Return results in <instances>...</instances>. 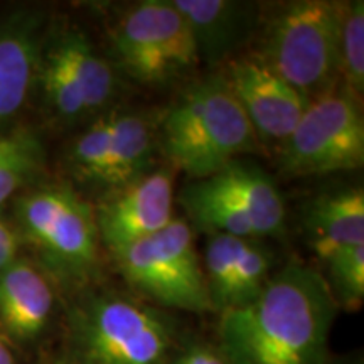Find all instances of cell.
I'll use <instances>...</instances> for the list:
<instances>
[{"label":"cell","mask_w":364,"mask_h":364,"mask_svg":"<svg viewBox=\"0 0 364 364\" xmlns=\"http://www.w3.org/2000/svg\"><path fill=\"white\" fill-rule=\"evenodd\" d=\"M46 48L48 49L46 51L43 49L41 53L38 70V80L43 88L46 103L59 120L68 122V124L78 122L86 115L83 100L61 58L54 53L49 44Z\"/></svg>","instance_id":"44dd1931"},{"label":"cell","mask_w":364,"mask_h":364,"mask_svg":"<svg viewBox=\"0 0 364 364\" xmlns=\"http://www.w3.org/2000/svg\"><path fill=\"white\" fill-rule=\"evenodd\" d=\"M257 34L253 53L309 102L339 83V2L280 4L260 17Z\"/></svg>","instance_id":"5b68a950"},{"label":"cell","mask_w":364,"mask_h":364,"mask_svg":"<svg viewBox=\"0 0 364 364\" xmlns=\"http://www.w3.org/2000/svg\"><path fill=\"white\" fill-rule=\"evenodd\" d=\"M307 243L327 262L339 250L364 245V193L361 188L317 196L304 216Z\"/></svg>","instance_id":"2e32d148"},{"label":"cell","mask_w":364,"mask_h":364,"mask_svg":"<svg viewBox=\"0 0 364 364\" xmlns=\"http://www.w3.org/2000/svg\"><path fill=\"white\" fill-rule=\"evenodd\" d=\"M11 216L33 260L58 290L76 292L100 273L95 208L66 184L31 186L12 199Z\"/></svg>","instance_id":"7a4b0ae2"},{"label":"cell","mask_w":364,"mask_h":364,"mask_svg":"<svg viewBox=\"0 0 364 364\" xmlns=\"http://www.w3.org/2000/svg\"><path fill=\"white\" fill-rule=\"evenodd\" d=\"M329 289L338 306L361 307L364 300V245L339 250L327 260Z\"/></svg>","instance_id":"603a6c76"},{"label":"cell","mask_w":364,"mask_h":364,"mask_svg":"<svg viewBox=\"0 0 364 364\" xmlns=\"http://www.w3.org/2000/svg\"><path fill=\"white\" fill-rule=\"evenodd\" d=\"M179 204L208 235L258 240L280 233L285 225V204L275 182L260 167L240 161L186 186Z\"/></svg>","instance_id":"8992f818"},{"label":"cell","mask_w":364,"mask_h":364,"mask_svg":"<svg viewBox=\"0 0 364 364\" xmlns=\"http://www.w3.org/2000/svg\"><path fill=\"white\" fill-rule=\"evenodd\" d=\"M49 46L61 58L75 81L86 115L103 110L117 91L115 71L107 59L78 29L61 31L49 41Z\"/></svg>","instance_id":"ac0fdd59"},{"label":"cell","mask_w":364,"mask_h":364,"mask_svg":"<svg viewBox=\"0 0 364 364\" xmlns=\"http://www.w3.org/2000/svg\"><path fill=\"white\" fill-rule=\"evenodd\" d=\"M221 75L253 127L260 145H272L279 150L297 127L309 100L255 53L231 59L223 66Z\"/></svg>","instance_id":"30bf717a"},{"label":"cell","mask_w":364,"mask_h":364,"mask_svg":"<svg viewBox=\"0 0 364 364\" xmlns=\"http://www.w3.org/2000/svg\"><path fill=\"white\" fill-rule=\"evenodd\" d=\"M21 257H24V243L11 215L0 211V273L6 272Z\"/></svg>","instance_id":"cb8c5ba5"},{"label":"cell","mask_w":364,"mask_h":364,"mask_svg":"<svg viewBox=\"0 0 364 364\" xmlns=\"http://www.w3.org/2000/svg\"><path fill=\"white\" fill-rule=\"evenodd\" d=\"M208 236L201 263L213 311L223 314L253 302L272 277L270 250L255 238Z\"/></svg>","instance_id":"4fadbf2b"},{"label":"cell","mask_w":364,"mask_h":364,"mask_svg":"<svg viewBox=\"0 0 364 364\" xmlns=\"http://www.w3.org/2000/svg\"><path fill=\"white\" fill-rule=\"evenodd\" d=\"M0 364H17V353L0 339Z\"/></svg>","instance_id":"484cf974"},{"label":"cell","mask_w":364,"mask_h":364,"mask_svg":"<svg viewBox=\"0 0 364 364\" xmlns=\"http://www.w3.org/2000/svg\"><path fill=\"white\" fill-rule=\"evenodd\" d=\"M159 147L172 169L209 177L243 154L260 150L247 115L221 73L191 85L166 112Z\"/></svg>","instance_id":"3957f363"},{"label":"cell","mask_w":364,"mask_h":364,"mask_svg":"<svg viewBox=\"0 0 364 364\" xmlns=\"http://www.w3.org/2000/svg\"><path fill=\"white\" fill-rule=\"evenodd\" d=\"M41 34L38 12H14L0 22V129L22 110L38 80L44 46Z\"/></svg>","instance_id":"9a60e30c"},{"label":"cell","mask_w":364,"mask_h":364,"mask_svg":"<svg viewBox=\"0 0 364 364\" xmlns=\"http://www.w3.org/2000/svg\"><path fill=\"white\" fill-rule=\"evenodd\" d=\"M118 66L142 85L181 80L199 63L188 21L172 0H144L130 7L110 31Z\"/></svg>","instance_id":"9c48e42d"},{"label":"cell","mask_w":364,"mask_h":364,"mask_svg":"<svg viewBox=\"0 0 364 364\" xmlns=\"http://www.w3.org/2000/svg\"><path fill=\"white\" fill-rule=\"evenodd\" d=\"M54 364H71V363H68L66 359H65V361H59V363H54Z\"/></svg>","instance_id":"4316f807"},{"label":"cell","mask_w":364,"mask_h":364,"mask_svg":"<svg viewBox=\"0 0 364 364\" xmlns=\"http://www.w3.org/2000/svg\"><path fill=\"white\" fill-rule=\"evenodd\" d=\"M339 83L359 98L364 91V2H339Z\"/></svg>","instance_id":"ffe728a7"},{"label":"cell","mask_w":364,"mask_h":364,"mask_svg":"<svg viewBox=\"0 0 364 364\" xmlns=\"http://www.w3.org/2000/svg\"><path fill=\"white\" fill-rule=\"evenodd\" d=\"M44 167V149L33 130L0 132V211L33 186Z\"/></svg>","instance_id":"d6986e66"},{"label":"cell","mask_w":364,"mask_h":364,"mask_svg":"<svg viewBox=\"0 0 364 364\" xmlns=\"http://www.w3.org/2000/svg\"><path fill=\"white\" fill-rule=\"evenodd\" d=\"M110 140L112 113H108L98 117L90 129L81 132L73 142L68 152V162L73 174L80 181L98 186L110 150Z\"/></svg>","instance_id":"7402d4cb"},{"label":"cell","mask_w":364,"mask_h":364,"mask_svg":"<svg viewBox=\"0 0 364 364\" xmlns=\"http://www.w3.org/2000/svg\"><path fill=\"white\" fill-rule=\"evenodd\" d=\"M56 292L48 275L26 255L0 273V339L16 353L38 349L56 318Z\"/></svg>","instance_id":"7c38bea8"},{"label":"cell","mask_w":364,"mask_h":364,"mask_svg":"<svg viewBox=\"0 0 364 364\" xmlns=\"http://www.w3.org/2000/svg\"><path fill=\"white\" fill-rule=\"evenodd\" d=\"M277 157L287 177L327 176L363 167L364 118L358 98L338 83L311 100Z\"/></svg>","instance_id":"ba28073f"},{"label":"cell","mask_w":364,"mask_h":364,"mask_svg":"<svg viewBox=\"0 0 364 364\" xmlns=\"http://www.w3.org/2000/svg\"><path fill=\"white\" fill-rule=\"evenodd\" d=\"M66 327L71 364H169L174 354L169 316L124 294L81 295Z\"/></svg>","instance_id":"277c9868"},{"label":"cell","mask_w":364,"mask_h":364,"mask_svg":"<svg viewBox=\"0 0 364 364\" xmlns=\"http://www.w3.org/2000/svg\"><path fill=\"white\" fill-rule=\"evenodd\" d=\"M336 312L327 279L292 260L253 302L220 314L216 348L226 364H326Z\"/></svg>","instance_id":"6da1fadb"},{"label":"cell","mask_w":364,"mask_h":364,"mask_svg":"<svg viewBox=\"0 0 364 364\" xmlns=\"http://www.w3.org/2000/svg\"><path fill=\"white\" fill-rule=\"evenodd\" d=\"M188 21L199 61L209 68L225 66L257 36L262 9L235 0H172Z\"/></svg>","instance_id":"5bb4252c"},{"label":"cell","mask_w":364,"mask_h":364,"mask_svg":"<svg viewBox=\"0 0 364 364\" xmlns=\"http://www.w3.org/2000/svg\"><path fill=\"white\" fill-rule=\"evenodd\" d=\"M174 174L150 171L125 188L108 193L95 208L100 241L110 252L159 233L174 220Z\"/></svg>","instance_id":"8fae6325"},{"label":"cell","mask_w":364,"mask_h":364,"mask_svg":"<svg viewBox=\"0 0 364 364\" xmlns=\"http://www.w3.org/2000/svg\"><path fill=\"white\" fill-rule=\"evenodd\" d=\"M169 364H226V361L215 346L193 341L179 351H174Z\"/></svg>","instance_id":"d4e9b609"},{"label":"cell","mask_w":364,"mask_h":364,"mask_svg":"<svg viewBox=\"0 0 364 364\" xmlns=\"http://www.w3.org/2000/svg\"><path fill=\"white\" fill-rule=\"evenodd\" d=\"M150 124L135 113H112V140L98 186L113 193L149 174L154 159Z\"/></svg>","instance_id":"e0dca14e"},{"label":"cell","mask_w":364,"mask_h":364,"mask_svg":"<svg viewBox=\"0 0 364 364\" xmlns=\"http://www.w3.org/2000/svg\"><path fill=\"white\" fill-rule=\"evenodd\" d=\"M112 255L127 284L149 300L177 311H213L201 258L184 220L174 218L159 233Z\"/></svg>","instance_id":"52a82bcc"}]
</instances>
